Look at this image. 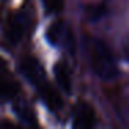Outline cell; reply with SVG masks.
<instances>
[{"mask_svg": "<svg viewBox=\"0 0 129 129\" xmlns=\"http://www.w3.org/2000/svg\"><path fill=\"white\" fill-rule=\"evenodd\" d=\"M89 58L94 74L101 81H114L118 76L117 61L108 46L100 39H93L89 43Z\"/></svg>", "mask_w": 129, "mask_h": 129, "instance_id": "6da1fadb", "label": "cell"}, {"mask_svg": "<svg viewBox=\"0 0 129 129\" xmlns=\"http://www.w3.org/2000/svg\"><path fill=\"white\" fill-rule=\"evenodd\" d=\"M26 32V17L24 14H14L6 25V38L10 43L15 45L24 38Z\"/></svg>", "mask_w": 129, "mask_h": 129, "instance_id": "7a4b0ae2", "label": "cell"}, {"mask_svg": "<svg viewBox=\"0 0 129 129\" xmlns=\"http://www.w3.org/2000/svg\"><path fill=\"white\" fill-rule=\"evenodd\" d=\"M96 125V114L94 110L87 103H79L74 112V126L75 128H93Z\"/></svg>", "mask_w": 129, "mask_h": 129, "instance_id": "3957f363", "label": "cell"}, {"mask_svg": "<svg viewBox=\"0 0 129 129\" xmlns=\"http://www.w3.org/2000/svg\"><path fill=\"white\" fill-rule=\"evenodd\" d=\"M21 71L25 75V78H28L32 83H35L36 86H40L42 83H45V75H43V70L40 67L39 61L32 57H26L21 62Z\"/></svg>", "mask_w": 129, "mask_h": 129, "instance_id": "277c9868", "label": "cell"}, {"mask_svg": "<svg viewBox=\"0 0 129 129\" xmlns=\"http://www.w3.org/2000/svg\"><path fill=\"white\" fill-rule=\"evenodd\" d=\"M47 39L51 45H67L70 43V28L64 22H54L47 31Z\"/></svg>", "mask_w": 129, "mask_h": 129, "instance_id": "5b68a950", "label": "cell"}, {"mask_svg": "<svg viewBox=\"0 0 129 129\" xmlns=\"http://www.w3.org/2000/svg\"><path fill=\"white\" fill-rule=\"evenodd\" d=\"M54 78L60 89L65 93H71L72 90V81H71V72L70 68L65 62L58 61L54 65Z\"/></svg>", "mask_w": 129, "mask_h": 129, "instance_id": "8992f818", "label": "cell"}, {"mask_svg": "<svg viewBox=\"0 0 129 129\" xmlns=\"http://www.w3.org/2000/svg\"><path fill=\"white\" fill-rule=\"evenodd\" d=\"M38 87H39L40 96H42L45 104L47 106V108H50L51 111H57V110L61 108L62 100H61V97H60V94L56 92V89L49 86L47 83H42Z\"/></svg>", "mask_w": 129, "mask_h": 129, "instance_id": "52a82bcc", "label": "cell"}, {"mask_svg": "<svg viewBox=\"0 0 129 129\" xmlns=\"http://www.w3.org/2000/svg\"><path fill=\"white\" fill-rule=\"evenodd\" d=\"M18 90H20V87H18L17 82L11 81V79L0 78V97L11 99L18 93Z\"/></svg>", "mask_w": 129, "mask_h": 129, "instance_id": "ba28073f", "label": "cell"}, {"mask_svg": "<svg viewBox=\"0 0 129 129\" xmlns=\"http://www.w3.org/2000/svg\"><path fill=\"white\" fill-rule=\"evenodd\" d=\"M42 3L49 14H54V13L61 11L64 6V0H42Z\"/></svg>", "mask_w": 129, "mask_h": 129, "instance_id": "9c48e42d", "label": "cell"}, {"mask_svg": "<svg viewBox=\"0 0 129 129\" xmlns=\"http://www.w3.org/2000/svg\"><path fill=\"white\" fill-rule=\"evenodd\" d=\"M123 54H125V57L129 60V34L126 35L125 40H123Z\"/></svg>", "mask_w": 129, "mask_h": 129, "instance_id": "30bf717a", "label": "cell"}, {"mask_svg": "<svg viewBox=\"0 0 129 129\" xmlns=\"http://www.w3.org/2000/svg\"><path fill=\"white\" fill-rule=\"evenodd\" d=\"M4 68H6V60L0 57V72H2V71H3Z\"/></svg>", "mask_w": 129, "mask_h": 129, "instance_id": "8fae6325", "label": "cell"}]
</instances>
